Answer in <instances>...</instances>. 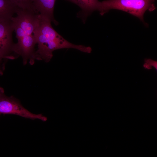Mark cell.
Masks as SVG:
<instances>
[{
    "mask_svg": "<svg viewBox=\"0 0 157 157\" xmlns=\"http://www.w3.org/2000/svg\"><path fill=\"white\" fill-rule=\"evenodd\" d=\"M50 21L39 14L34 32L38 48L35 51V60L49 62L53 57V52L63 49H73L81 52L90 53L89 46L74 44L66 40L53 28Z\"/></svg>",
    "mask_w": 157,
    "mask_h": 157,
    "instance_id": "cell-1",
    "label": "cell"
},
{
    "mask_svg": "<svg viewBox=\"0 0 157 157\" xmlns=\"http://www.w3.org/2000/svg\"><path fill=\"white\" fill-rule=\"evenodd\" d=\"M16 14V16L11 19L17 39V43L14 44V52L16 55L22 57L24 65L28 61L32 65L35 60V47L36 42L34 32L38 14L19 8Z\"/></svg>",
    "mask_w": 157,
    "mask_h": 157,
    "instance_id": "cell-2",
    "label": "cell"
},
{
    "mask_svg": "<svg viewBox=\"0 0 157 157\" xmlns=\"http://www.w3.org/2000/svg\"><path fill=\"white\" fill-rule=\"evenodd\" d=\"M156 0H106L100 1L98 11L102 15L111 9L127 12L144 22V15L147 10L150 12L156 8Z\"/></svg>",
    "mask_w": 157,
    "mask_h": 157,
    "instance_id": "cell-3",
    "label": "cell"
},
{
    "mask_svg": "<svg viewBox=\"0 0 157 157\" xmlns=\"http://www.w3.org/2000/svg\"><path fill=\"white\" fill-rule=\"evenodd\" d=\"M18 115L32 120L38 119L43 122L47 117L41 114L33 113L25 108L17 99L13 96L8 97L3 92L0 94V115Z\"/></svg>",
    "mask_w": 157,
    "mask_h": 157,
    "instance_id": "cell-4",
    "label": "cell"
},
{
    "mask_svg": "<svg viewBox=\"0 0 157 157\" xmlns=\"http://www.w3.org/2000/svg\"><path fill=\"white\" fill-rule=\"evenodd\" d=\"M56 0H33V6L35 12L41 17L53 22H58L55 19L53 11Z\"/></svg>",
    "mask_w": 157,
    "mask_h": 157,
    "instance_id": "cell-5",
    "label": "cell"
},
{
    "mask_svg": "<svg viewBox=\"0 0 157 157\" xmlns=\"http://www.w3.org/2000/svg\"><path fill=\"white\" fill-rule=\"evenodd\" d=\"M78 6L81 10V15L85 18L92 13L97 10L100 1L98 0H67Z\"/></svg>",
    "mask_w": 157,
    "mask_h": 157,
    "instance_id": "cell-6",
    "label": "cell"
},
{
    "mask_svg": "<svg viewBox=\"0 0 157 157\" xmlns=\"http://www.w3.org/2000/svg\"><path fill=\"white\" fill-rule=\"evenodd\" d=\"M19 8L8 0H0V20H10Z\"/></svg>",
    "mask_w": 157,
    "mask_h": 157,
    "instance_id": "cell-7",
    "label": "cell"
},
{
    "mask_svg": "<svg viewBox=\"0 0 157 157\" xmlns=\"http://www.w3.org/2000/svg\"><path fill=\"white\" fill-rule=\"evenodd\" d=\"M13 31L11 20H0V40L13 39Z\"/></svg>",
    "mask_w": 157,
    "mask_h": 157,
    "instance_id": "cell-8",
    "label": "cell"
},
{
    "mask_svg": "<svg viewBox=\"0 0 157 157\" xmlns=\"http://www.w3.org/2000/svg\"><path fill=\"white\" fill-rule=\"evenodd\" d=\"M8 0L19 8L33 11L36 13L33 7V0Z\"/></svg>",
    "mask_w": 157,
    "mask_h": 157,
    "instance_id": "cell-9",
    "label": "cell"
},
{
    "mask_svg": "<svg viewBox=\"0 0 157 157\" xmlns=\"http://www.w3.org/2000/svg\"><path fill=\"white\" fill-rule=\"evenodd\" d=\"M6 59L0 54V75L3 74L5 64L3 60Z\"/></svg>",
    "mask_w": 157,
    "mask_h": 157,
    "instance_id": "cell-10",
    "label": "cell"
},
{
    "mask_svg": "<svg viewBox=\"0 0 157 157\" xmlns=\"http://www.w3.org/2000/svg\"><path fill=\"white\" fill-rule=\"evenodd\" d=\"M145 63H148L152 66L154 67L156 69H157V62L156 61L150 59H146L144 60Z\"/></svg>",
    "mask_w": 157,
    "mask_h": 157,
    "instance_id": "cell-11",
    "label": "cell"
},
{
    "mask_svg": "<svg viewBox=\"0 0 157 157\" xmlns=\"http://www.w3.org/2000/svg\"><path fill=\"white\" fill-rule=\"evenodd\" d=\"M143 66L144 67L145 69H152V66L145 63L143 64Z\"/></svg>",
    "mask_w": 157,
    "mask_h": 157,
    "instance_id": "cell-12",
    "label": "cell"
},
{
    "mask_svg": "<svg viewBox=\"0 0 157 157\" xmlns=\"http://www.w3.org/2000/svg\"><path fill=\"white\" fill-rule=\"evenodd\" d=\"M3 92H4V90L1 87L0 88V94Z\"/></svg>",
    "mask_w": 157,
    "mask_h": 157,
    "instance_id": "cell-13",
    "label": "cell"
},
{
    "mask_svg": "<svg viewBox=\"0 0 157 157\" xmlns=\"http://www.w3.org/2000/svg\"><path fill=\"white\" fill-rule=\"evenodd\" d=\"M0 88H1V87H0Z\"/></svg>",
    "mask_w": 157,
    "mask_h": 157,
    "instance_id": "cell-14",
    "label": "cell"
}]
</instances>
